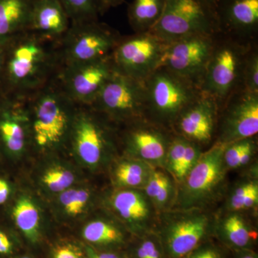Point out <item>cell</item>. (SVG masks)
Wrapping results in <instances>:
<instances>
[{"label": "cell", "instance_id": "6da1fadb", "mask_svg": "<svg viewBox=\"0 0 258 258\" xmlns=\"http://www.w3.org/2000/svg\"><path fill=\"white\" fill-rule=\"evenodd\" d=\"M255 45L240 41L219 32L210 56L202 92L215 98L220 108L232 95L243 90L242 80L246 60Z\"/></svg>", "mask_w": 258, "mask_h": 258}, {"label": "cell", "instance_id": "7a4b0ae2", "mask_svg": "<svg viewBox=\"0 0 258 258\" xmlns=\"http://www.w3.org/2000/svg\"><path fill=\"white\" fill-rule=\"evenodd\" d=\"M144 85L147 119L169 130L180 113L202 93L196 85L164 67L149 75Z\"/></svg>", "mask_w": 258, "mask_h": 258}, {"label": "cell", "instance_id": "3957f363", "mask_svg": "<svg viewBox=\"0 0 258 258\" xmlns=\"http://www.w3.org/2000/svg\"><path fill=\"white\" fill-rule=\"evenodd\" d=\"M225 146L216 143L203 153L198 163L179 183L171 210H204L215 198L227 171L223 160Z\"/></svg>", "mask_w": 258, "mask_h": 258}, {"label": "cell", "instance_id": "277c9868", "mask_svg": "<svg viewBox=\"0 0 258 258\" xmlns=\"http://www.w3.org/2000/svg\"><path fill=\"white\" fill-rule=\"evenodd\" d=\"M149 32L171 42L194 35L220 32L215 11L203 0H165L159 21Z\"/></svg>", "mask_w": 258, "mask_h": 258}, {"label": "cell", "instance_id": "5b68a950", "mask_svg": "<svg viewBox=\"0 0 258 258\" xmlns=\"http://www.w3.org/2000/svg\"><path fill=\"white\" fill-rule=\"evenodd\" d=\"M161 237L172 258L189 255L210 230L212 218L204 210H171L159 214Z\"/></svg>", "mask_w": 258, "mask_h": 258}, {"label": "cell", "instance_id": "8992f818", "mask_svg": "<svg viewBox=\"0 0 258 258\" xmlns=\"http://www.w3.org/2000/svg\"><path fill=\"white\" fill-rule=\"evenodd\" d=\"M93 103L118 119L134 122L147 118L144 81L134 79L115 69Z\"/></svg>", "mask_w": 258, "mask_h": 258}, {"label": "cell", "instance_id": "52a82bcc", "mask_svg": "<svg viewBox=\"0 0 258 258\" xmlns=\"http://www.w3.org/2000/svg\"><path fill=\"white\" fill-rule=\"evenodd\" d=\"M216 35H189L169 42L158 68H165L200 88Z\"/></svg>", "mask_w": 258, "mask_h": 258}, {"label": "cell", "instance_id": "ba28073f", "mask_svg": "<svg viewBox=\"0 0 258 258\" xmlns=\"http://www.w3.org/2000/svg\"><path fill=\"white\" fill-rule=\"evenodd\" d=\"M167 42L148 31L119 40L111 54L117 71L144 81L159 66Z\"/></svg>", "mask_w": 258, "mask_h": 258}, {"label": "cell", "instance_id": "9c48e42d", "mask_svg": "<svg viewBox=\"0 0 258 258\" xmlns=\"http://www.w3.org/2000/svg\"><path fill=\"white\" fill-rule=\"evenodd\" d=\"M218 117L216 143L227 144L252 138L258 133V93L240 90L226 101Z\"/></svg>", "mask_w": 258, "mask_h": 258}, {"label": "cell", "instance_id": "30bf717a", "mask_svg": "<svg viewBox=\"0 0 258 258\" xmlns=\"http://www.w3.org/2000/svg\"><path fill=\"white\" fill-rule=\"evenodd\" d=\"M64 98L63 95L52 90L38 96L32 132L39 147H53L60 143L67 133L69 118Z\"/></svg>", "mask_w": 258, "mask_h": 258}, {"label": "cell", "instance_id": "8fae6325", "mask_svg": "<svg viewBox=\"0 0 258 258\" xmlns=\"http://www.w3.org/2000/svg\"><path fill=\"white\" fill-rule=\"evenodd\" d=\"M67 54L70 64L84 63L111 57L119 40L95 20L74 23Z\"/></svg>", "mask_w": 258, "mask_h": 258}, {"label": "cell", "instance_id": "7c38bea8", "mask_svg": "<svg viewBox=\"0 0 258 258\" xmlns=\"http://www.w3.org/2000/svg\"><path fill=\"white\" fill-rule=\"evenodd\" d=\"M219 111L216 100L202 92L178 115L171 132L200 146L210 143L217 132Z\"/></svg>", "mask_w": 258, "mask_h": 258}, {"label": "cell", "instance_id": "4fadbf2b", "mask_svg": "<svg viewBox=\"0 0 258 258\" xmlns=\"http://www.w3.org/2000/svg\"><path fill=\"white\" fill-rule=\"evenodd\" d=\"M136 123L127 136V145L133 158L153 167H164L166 152L174 133L169 129L144 118Z\"/></svg>", "mask_w": 258, "mask_h": 258}, {"label": "cell", "instance_id": "5bb4252c", "mask_svg": "<svg viewBox=\"0 0 258 258\" xmlns=\"http://www.w3.org/2000/svg\"><path fill=\"white\" fill-rule=\"evenodd\" d=\"M215 15L220 32L254 43L258 32V0H220Z\"/></svg>", "mask_w": 258, "mask_h": 258}, {"label": "cell", "instance_id": "9a60e30c", "mask_svg": "<svg viewBox=\"0 0 258 258\" xmlns=\"http://www.w3.org/2000/svg\"><path fill=\"white\" fill-rule=\"evenodd\" d=\"M114 70L111 57L84 63L70 64L64 77L69 98L93 103Z\"/></svg>", "mask_w": 258, "mask_h": 258}, {"label": "cell", "instance_id": "2e32d148", "mask_svg": "<svg viewBox=\"0 0 258 258\" xmlns=\"http://www.w3.org/2000/svg\"><path fill=\"white\" fill-rule=\"evenodd\" d=\"M115 213L134 230L147 232L159 221V213L142 189H124L112 196Z\"/></svg>", "mask_w": 258, "mask_h": 258}, {"label": "cell", "instance_id": "e0dca14e", "mask_svg": "<svg viewBox=\"0 0 258 258\" xmlns=\"http://www.w3.org/2000/svg\"><path fill=\"white\" fill-rule=\"evenodd\" d=\"M25 38L15 47L8 62L10 78L23 87L36 82L47 62L46 52L42 44L34 37Z\"/></svg>", "mask_w": 258, "mask_h": 258}, {"label": "cell", "instance_id": "ac0fdd59", "mask_svg": "<svg viewBox=\"0 0 258 258\" xmlns=\"http://www.w3.org/2000/svg\"><path fill=\"white\" fill-rule=\"evenodd\" d=\"M75 147L83 162L91 166L101 164L108 148L106 132L94 119L83 115L74 124Z\"/></svg>", "mask_w": 258, "mask_h": 258}, {"label": "cell", "instance_id": "d6986e66", "mask_svg": "<svg viewBox=\"0 0 258 258\" xmlns=\"http://www.w3.org/2000/svg\"><path fill=\"white\" fill-rule=\"evenodd\" d=\"M69 20L59 0H34L29 29L43 37L60 36L69 30Z\"/></svg>", "mask_w": 258, "mask_h": 258}, {"label": "cell", "instance_id": "ffe728a7", "mask_svg": "<svg viewBox=\"0 0 258 258\" xmlns=\"http://www.w3.org/2000/svg\"><path fill=\"white\" fill-rule=\"evenodd\" d=\"M34 0H0V38L29 28Z\"/></svg>", "mask_w": 258, "mask_h": 258}, {"label": "cell", "instance_id": "44dd1931", "mask_svg": "<svg viewBox=\"0 0 258 258\" xmlns=\"http://www.w3.org/2000/svg\"><path fill=\"white\" fill-rule=\"evenodd\" d=\"M165 0H134L128 8L129 23L137 33L148 32L157 24Z\"/></svg>", "mask_w": 258, "mask_h": 258}, {"label": "cell", "instance_id": "7402d4cb", "mask_svg": "<svg viewBox=\"0 0 258 258\" xmlns=\"http://www.w3.org/2000/svg\"><path fill=\"white\" fill-rule=\"evenodd\" d=\"M219 230L229 243L238 248H244L255 239L257 234L238 212H230L219 222Z\"/></svg>", "mask_w": 258, "mask_h": 258}, {"label": "cell", "instance_id": "603a6c76", "mask_svg": "<svg viewBox=\"0 0 258 258\" xmlns=\"http://www.w3.org/2000/svg\"><path fill=\"white\" fill-rule=\"evenodd\" d=\"M154 168L143 161L132 158L115 166L113 177L115 183L125 189H142Z\"/></svg>", "mask_w": 258, "mask_h": 258}, {"label": "cell", "instance_id": "cb8c5ba5", "mask_svg": "<svg viewBox=\"0 0 258 258\" xmlns=\"http://www.w3.org/2000/svg\"><path fill=\"white\" fill-rule=\"evenodd\" d=\"M16 225L29 240L35 242L39 237L40 214L33 202L27 197L19 199L13 209Z\"/></svg>", "mask_w": 258, "mask_h": 258}, {"label": "cell", "instance_id": "d4e9b609", "mask_svg": "<svg viewBox=\"0 0 258 258\" xmlns=\"http://www.w3.org/2000/svg\"><path fill=\"white\" fill-rule=\"evenodd\" d=\"M83 236L88 242L101 245L120 244L124 239L123 232L116 226L101 220L89 222L83 229Z\"/></svg>", "mask_w": 258, "mask_h": 258}, {"label": "cell", "instance_id": "484cf974", "mask_svg": "<svg viewBox=\"0 0 258 258\" xmlns=\"http://www.w3.org/2000/svg\"><path fill=\"white\" fill-rule=\"evenodd\" d=\"M74 23L96 20L100 0H59Z\"/></svg>", "mask_w": 258, "mask_h": 258}, {"label": "cell", "instance_id": "4316f807", "mask_svg": "<svg viewBox=\"0 0 258 258\" xmlns=\"http://www.w3.org/2000/svg\"><path fill=\"white\" fill-rule=\"evenodd\" d=\"M0 134L6 147L13 153H20L25 145V132L19 120L6 118L0 121Z\"/></svg>", "mask_w": 258, "mask_h": 258}, {"label": "cell", "instance_id": "83f0119b", "mask_svg": "<svg viewBox=\"0 0 258 258\" xmlns=\"http://www.w3.org/2000/svg\"><path fill=\"white\" fill-rule=\"evenodd\" d=\"M89 200V191L82 189H66L62 191L60 198L64 210L71 216H77L82 213Z\"/></svg>", "mask_w": 258, "mask_h": 258}, {"label": "cell", "instance_id": "f1b7e54d", "mask_svg": "<svg viewBox=\"0 0 258 258\" xmlns=\"http://www.w3.org/2000/svg\"><path fill=\"white\" fill-rule=\"evenodd\" d=\"M74 180L71 171L60 167L49 169L42 176V182L53 192H62L69 189Z\"/></svg>", "mask_w": 258, "mask_h": 258}, {"label": "cell", "instance_id": "f546056e", "mask_svg": "<svg viewBox=\"0 0 258 258\" xmlns=\"http://www.w3.org/2000/svg\"><path fill=\"white\" fill-rule=\"evenodd\" d=\"M187 141L184 137L174 134L168 147L164 168L170 173L174 179L181 164Z\"/></svg>", "mask_w": 258, "mask_h": 258}, {"label": "cell", "instance_id": "4dcf8cb0", "mask_svg": "<svg viewBox=\"0 0 258 258\" xmlns=\"http://www.w3.org/2000/svg\"><path fill=\"white\" fill-rule=\"evenodd\" d=\"M203 153L202 146L191 141H187L181 164L174 177V179L178 183L184 179V176L191 171L195 164L198 163Z\"/></svg>", "mask_w": 258, "mask_h": 258}, {"label": "cell", "instance_id": "1f68e13d", "mask_svg": "<svg viewBox=\"0 0 258 258\" xmlns=\"http://www.w3.org/2000/svg\"><path fill=\"white\" fill-rule=\"evenodd\" d=\"M242 86L244 91L258 93V53L255 46L250 51L246 60Z\"/></svg>", "mask_w": 258, "mask_h": 258}, {"label": "cell", "instance_id": "d6a6232c", "mask_svg": "<svg viewBox=\"0 0 258 258\" xmlns=\"http://www.w3.org/2000/svg\"><path fill=\"white\" fill-rule=\"evenodd\" d=\"M257 183V181H244L236 186L235 189L231 193L228 200L227 207L230 212L242 211V204L246 195Z\"/></svg>", "mask_w": 258, "mask_h": 258}, {"label": "cell", "instance_id": "836d02e7", "mask_svg": "<svg viewBox=\"0 0 258 258\" xmlns=\"http://www.w3.org/2000/svg\"><path fill=\"white\" fill-rule=\"evenodd\" d=\"M137 255L138 258H162L160 247L152 238H146L139 244Z\"/></svg>", "mask_w": 258, "mask_h": 258}, {"label": "cell", "instance_id": "e575fe53", "mask_svg": "<svg viewBox=\"0 0 258 258\" xmlns=\"http://www.w3.org/2000/svg\"><path fill=\"white\" fill-rule=\"evenodd\" d=\"M52 258H85L81 249L71 243L56 246L52 252Z\"/></svg>", "mask_w": 258, "mask_h": 258}, {"label": "cell", "instance_id": "d590c367", "mask_svg": "<svg viewBox=\"0 0 258 258\" xmlns=\"http://www.w3.org/2000/svg\"><path fill=\"white\" fill-rule=\"evenodd\" d=\"M258 203V184H254L244 198L242 204V211L254 208Z\"/></svg>", "mask_w": 258, "mask_h": 258}, {"label": "cell", "instance_id": "8d00e7d4", "mask_svg": "<svg viewBox=\"0 0 258 258\" xmlns=\"http://www.w3.org/2000/svg\"><path fill=\"white\" fill-rule=\"evenodd\" d=\"M189 258H220L216 249L210 246L197 248L189 254Z\"/></svg>", "mask_w": 258, "mask_h": 258}, {"label": "cell", "instance_id": "74e56055", "mask_svg": "<svg viewBox=\"0 0 258 258\" xmlns=\"http://www.w3.org/2000/svg\"><path fill=\"white\" fill-rule=\"evenodd\" d=\"M13 244L8 236L0 231V254H8L12 252Z\"/></svg>", "mask_w": 258, "mask_h": 258}, {"label": "cell", "instance_id": "f35d334b", "mask_svg": "<svg viewBox=\"0 0 258 258\" xmlns=\"http://www.w3.org/2000/svg\"><path fill=\"white\" fill-rule=\"evenodd\" d=\"M10 186L6 181L0 179V205L5 203L10 195Z\"/></svg>", "mask_w": 258, "mask_h": 258}, {"label": "cell", "instance_id": "ab89813d", "mask_svg": "<svg viewBox=\"0 0 258 258\" xmlns=\"http://www.w3.org/2000/svg\"><path fill=\"white\" fill-rule=\"evenodd\" d=\"M123 0H100V13L120 5Z\"/></svg>", "mask_w": 258, "mask_h": 258}, {"label": "cell", "instance_id": "60d3db41", "mask_svg": "<svg viewBox=\"0 0 258 258\" xmlns=\"http://www.w3.org/2000/svg\"><path fill=\"white\" fill-rule=\"evenodd\" d=\"M87 254L92 256L94 258H120L118 254L112 253V252H103V253H98L96 251L93 250L89 247L86 249Z\"/></svg>", "mask_w": 258, "mask_h": 258}, {"label": "cell", "instance_id": "b9f144b4", "mask_svg": "<svg viewBox=\"0 0 258 258\" xmlns=\"http://www.w3.org/2000/svg\"><path fill=\"white\" fill-rule=\"evenodd\" d=\"M203 1L205 2L210 8H212L215 13V8H216L217 3H219L220 0H203Z\"/></svg>", "mask_w": 258, "mask_h": 258}, {"label": "cell", "instance_id": "7bdbcfd3", "mask_svg": "<svg viewBox=\"0 0 258 258\" xmlns=\"http://www.w3.org/2000/svg\"><path fill=\"white\" fill-rule=\"evenodd\" d=\"M239 258H257V257H255V255H254V254H243V255L241 256V257Z\"/></svg>", "mask_w": 258, "mask_h": 258}, {"label": "cell", "instance_id": "ee69618b", "mask_svg": "<svg viewBox=\"0 0 258 258\" xmlns=\"http://www.w3.org/2000/svg\"><path fill=\"white\" fill-rule=\"evenodd\" d=\"M87 255H88V258H94V257H92V256L89 255V254H87Z\"/></svg>", "mask_w": 258, "mask_h": 258}, {"label": "cell", "instance_id": "f6af8a7d", "mask_svg": "<svg viewBox=\"0 0 258 258\" xmlns=\"http://www.w3.org/2000/svg\"><path fill=\"white\" fill-rule=\"evenodd\" d=\"M1 64H2V60H1V57H0V69H1Z\"/></svg>", "mask_w": 258, "mask_h": 258}, {"label": "cell", "instance_id": "bcb514c9", "mask_svg": "<svg viewBox=\"0 0 258 258\" xmlns=\"http://www.w3.org/2000/svg\"><path fill=\"white\" fill-rule=\"evenodd\" d=\"M23 258H29V257H24Z\"/></svg>", "mask_w": 258, "mask_h": 258}]
</instances>
